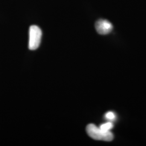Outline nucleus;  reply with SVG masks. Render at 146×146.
<instances>
[{"label":"nucleus","mask_w":146,"mask_h":146,"mask_svg":"<svg viewBox=\"0 0 146 146\" xmlns=\"http://www.w3.org/2000/svg\"><path fill=\"white\" fill-rule=\"evenodd\" d=\"M86 131L90 137L96 140L111 141L114 139V135L110 131H103L94 124H89L87 125Z\"/></svg>","instance_id":"1"},{"label":"nucleus","mask_w":146,"mask_h":146,"mask_svg":"<svg viewBox=\"0 0 146 146\" xmlns=\"http://www.w3.org/2000/svg\"><path fill=\"white\" fill-rule=\"evenodd\" d=\"M42 37V31L37 26H31L29 28V48L30 50L37 49L41 43Z\"/></svg>","instance_id":"2"},{"label":"nucleus","mask_w":146,"mask_h":146,"mask_svg":"<svg viewBox=\"0 0 146 146\" xmlns=\"http://www.w3.org/2000/svg\"><path fill=\"white\" fill-rule=\"evenodd\" d=\"M105 117L107 120L114 121L116 119V115L113 111H108L105 114Z\"/></svg>","instance_id":"5"},{"label":"nucleus","mask_w":146,"mask_h":146,"mask_svg":"<svg viewBox=\"0 0 146 146\" xmlns=\"http://www.w3.org/2000/svg\"><path fill=\"white\" fill-rule=\"evenodd\" d=\"M114 127V125L111 122H108L102 124L100 126V128L104 131H110Z\"/></svg>","instance_id":"4"},{"label":"nucleus","mask_w":146,"mask_h":146,"mask_svg":"<svg viewBox=\"0 0 146 146\" xmlns=\"http://www.w3.org/2000/svg\"><path fill=\"white\" fill-rule=\"evenodd\" d=\"M95 28L99 34L107 35L112 31L113 25L110 21L101 19L96 22Z\"/></svg>","instance_id":"3"}]
</instances>
